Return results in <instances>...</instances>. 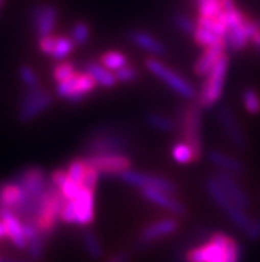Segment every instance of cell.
<instances>
[{
    "label": "cell",
    "instance_id": "32",
    "mask_svg": "<svg viewBox=\"0 0 260 262\" xmlns=\"http://www.w3.org/2000/svg\"><path fill=\"white\" fill-rule=\"evenodd\" d=\"M101 64L109 71L115 72L128 64V59L124 53L119 52V51H108L101 56Z\"/></svg>",
    "mask_w": 260,
    "mask_h": 262
},
{
    "label": "cell",
    "instance_id": "14",
    "mask_svg": "<svg viewBox=\"0 0 260 262\" xmlns=\"http://www.w3.org/2000/svg\"><path fill=\"white\" fill-rule=\"evenodd\" d=\"M218 117H219L222 128L227 135V139L230 140L231 144L237 146L238 149H244L246 145H247V140H246L243 130L239 126V123H238L237 117L234 116L232 111L226 105L219 106Z\"/></svg>",
    "mask_w": 260,
    "mask_h": 262
},
{
    "label": "cell",
    "instance_id": "51",
    "mask_svg": "<svg viewBox=\"0 0 260 262\" xmlns=\"http://www.w3.org/2000/svg\"><path fill=\"white\" fill-rule=\"evenodd\" d=\"M256 52L259 53V56H260V47H256Z\"/></svg>",
    "mask_w": 260,
    "mask_h": 262
},
{
    "label": "cell",
    "instance_id": "45",
    "mask_svg": "<svg viewBox=\"0 0 260 262\" xmlns=\"http://www.w3.org/2000/svg\"><path fill=\"white\" fill-rule=\"evenodd\" d=\"M244 236L247 237L250 241H257L260 239V217L257 219H251L250 225L247 229L244 230Z\"/></svg>",
    "mask_w": 260,
    "mask_h": 262
},
{
    "label": "cell",
    "instance_id": "52",
    "mask_svg": "<svg viewBox=\"0 0 260 262\" xmlns=\"http://www.w3.org/2000/svg\"><path fill=\"white\" fill-rule=\"evenodd\" d=\"M2 2H3V0H0V4H2Z\"/></svg>",
    "mask_w": 260,
    "mask_h": 262
},
{
    "label": "cell",
    "instance_id": "53",
    "mask_svg": "<svg viewBox=\"0 0 260 262\" xmlns=\"http://www.w3.org/2000/svg\"><path fill=\"white\" fill-rule=\"evenodd\" d=\"M195 2H199V0H195Z\"/></svg>",
    "mask_w": 260,
    "mask_h": 262
},
{
    "label": "cell",
    "instance_id": "37",
    "mask_svg": "<svg viewBox=\"0 0 260 262\" xmlns=\"http://www.w3.org/2000/svg\"><path fill=\"white\" fill-rule=\"evenodd\" d=\"M19 77L21 80V83L27 86V90H35L39 88V77H37L36 72L28 66H21L19 70Z\"/></svg>",
    "mask_w": 260,
    "mask_h": 262
},
{
    "label": "cell",
    "instance_id": "44",
    "mask_svg": "<svg viewBox=\"0 0 260 262\" xmlns=\"http://www.w3.org/2000/svg\"><path fill=\"white\" fill-rule=\"evenodd\" d=\"M60 220L64 224H76V213H75V206H73V201H64L61 212H60Z\"/></svg>",
    "mask_w": 260,
    "mask_h": 262
},
{
    "label": "cell",
    "instance_id": "21",
    "mask_svg": "<svg viewBox=\"0 0 260 262\" xmlns=\"http://www.w3.org/2000/svg\"><path fill=\"white\" fill-rule=\"evenodd\" d=\"M224 51H226V43L224 41L206 47L201 56L198 57L197 63L194 66V72L197 73L198 76H206L212 70V67L217 64L218 60L223 56Z\"/></svg>",
    "mask_w": 260,
    "mask_h": 262
},
{
    "label": "cell",
    "instance_id": "54",
    "mask_svg": "<svg viewBox=\"0 0 260 262\" xmlns=\"http://www.w3.org/2000/svg\"><path fill=\"white\" fill-rule=\"evenodd\" d=\"M0 259H2V256H0Z\"/></svg>",
    "mask_w": 260,
    "mask_h": 262
},
{
    "label": "cell",
    "instance_id": "4",
    "mask_svg": "<svg viewBox=\"0 0 260 262\" xmlns=\"http://www.w3.org/2000/svg\"><path fill=\"white\" fill-rule=\"evenodd\" d=\"M228 70V56L224 53L212 70L204 76L201 92L198 95V105L201 108H211L219 101L223 93L224 80Z\"/></svg>",
    "mask_w": 260,
    "mask_h": 262
},
{
    "label": "cell",
    "instance_id": "16",
    "mask_svg": "<svg viewBox=\"0 0 260 262\" xmlns=\"http://www.w3.org/2000/svg\"><path fill=\"white\" fill-rule=\"evenodd\" d=\"M0 220L3 221L7 229V238L19 250L27 248V239L24 234V224L16 213L11 209L0 208Z\"/></svg>",
    "mask_w": 260,
    "mask_h": 262
},
{
    "label": "cell",
    "instance_id": "15",
    "mask_svg": "<svg viewBox=\"0 0 260 262\" xmlns=\"http://www.w3.org/2000/svg\"><path fill=\"white\" fill-rule=\"evenodd\" d=\"M72 201L76 213V225H90L94 220V190L81 186L79 194Z\"/></svg>",
    "mask_w": 260,
    "mask_h": 262
},
{
    "label": "cell",
    "instance_id": "11",
    "mask_svg": "<svg viewBox=\"0 0 260 262\" xmlns=\"http://www.w3.org/2000/svg\"><path fill=\"white\" fill-rule=\"evenodd\" d=\"M228 236L217 232L211 236L210 241L202 246L188 250L186 254L187 262H226V246Z\"/></svg>",
    "mask_w": 260,
    "mask_h": 262
},
{
    "label": "cell",
    "instance_id": "25",
    "mask_svg": "<svg viewBox=\"0 0 260 262\" xmlns=\"http://www.w3.org/2000/svg\"><path fill=\"white\" fill-rule=\"evenodd\" d=\"M23 188L17 181H7L0 184V208L15 212L23 201Z\"/></svg>",
    "mask_w": 260,
    "mask_h": 262
},
{
    "label": "cell",
    "instance_id": "46",
    "mask_svg": "<svg viewBox=\"0 0 260 262\" xmlns=\"http://www.w3.org/2000/svg\"><path fill=\"white\" fill-rule=\"evenodd\" d=\"M53 43H55V36H53V35H48V36L40 37L39 39L40 51H41L44 55L51 56V52H52V48H53Z\"/></svg>",
    "mask_w": 260,
    "mask_h": 262
},
{
    "label": "cell",
    "instance_id": "47",
    "mask_svg": "<svg viewBox=\"0 0 260 262\" xmlns=\"http://www.w3.org/2000/svg\"><path fill=\"white\" fill-rule=\"evenodd\" d=\"M132 259V254L129 252H120L115 253L114 256H112L106 262H130Z\"/></svg>",
    "mask_w": 260,
    "mask_h": 262
},
{
    "label": "cell",
    "instance_id": "26",
    "mask_svg": "<svg viewBox=\"0 0 260 262\" xmlns=\"http://www.w3.org/2000/svg\"><path fill=\"white\" fill-rule=\"evenodd\" d=\"M51 183L56 186L57 189L60 190L61 196L65 201H69L73 200L75 197L79 194L80 189H81V185L77 183H75L73 180H70L68 177V173L64 169H57L51 174Z\"/></svg>",
    "mask_w": 260,
    "mask_h": 262
},
{
    "label": "cell",
    "instance_id": "22",
    "mask_svg": "<svg viewBox=\"0 0 260 262\" xmlns=\"http://www.w3.org/2000/svg\"><path fill=\"white\" fill-rule=\"evenodd\" d=\"M24 224V234L27 239V248L28 254L35 262L41 261L45 252V238L39 232L35 223H23Z\"/></svg>",
    "mask_w": 260,
    "mask_h": 262
},
{
    "label": "cell",
    "instance_id": "30",
    "mask_svg": "<svg viewBox=\"0 0 260 262\" xmlns=\"http://www.w3.org/2000/svg\"><path fill=\"white\" fill-rule=\"evenodd\" d=\"M146 123L154 129L166 133L173 132L175 129V126H177V124L170 117L161 115V113H148L146 115Z\"/></svg>",
    "mask_w": 260,
    "mask_h": 262
},
{
    "label": "cell",
    "instance_id": "23",
    "mask_svg": "<svg viewBox=\"0 0 260 262\" xmlns=\"http://www.w3.org/2000/svg\"><path fill=\"white\" fill-rule=\"evenodd\" d=\"M128 39L135 47H138V48L150 53V55H154V56L166 55V47L150 33L139 30H133L128 33Z\"/></svg>",
    "mask_w": 260,
    "mask_h": 262
},
{
    "label": "cell",
    "instance_id": "43",
    "mask_svg": "<svg viewBox=\"0 0 260 262\" xmlns=\"http://www.w3.org/2000/svg\"><path fill=\"white\" fill-rule=\"evenodd\" d=\"M241 246L234 238L228 237L226 246V262H241Z\"/></svg>",
    "mask_w": 260,
    "mask_h": 262
},
{
    "label": "cell",
    "instance_id": "35",
    "mask_svg": "<svg viewBox=\"0 0 260 262\" xmlns=\"http://www.w3.org/2000/svg\"><path fill=\"white\" fill-rule=\"evenodd\" d=\"M194 39L198 44L203 48L206 47H210V46H214V44L221 43V41H224L222 37L217 36L214 32H211V31L206 30V28H202V27H198L197 26V30L194 32Z\"/></svg>",
    "mask_w": 260,
    "mask_h": 262
},
{
    "label": "cell",
    "instance_id": "49",
    "mask_svg": "<svg viewBox=\"0 0 260 262\" xmlns=\"http://www.w3.org/2000/svg\"><path fill=\"white\" fill-rule=\"evenodd\" d=\"M0 262H35V261H24V259H16L10 258V257H2Z\"/></svg>",
    "mask_w": 260,
    "mask_h": 262
},
{
    "label": "cell",
    "instance_id": "39",
    "mask_svg": "<svg viewBox=\"0 0 260 262\" xmlns=\"http://www.w3.org/2000/svg\"><path fill=\"white\" fill-rule=\"evenodd\" d=\"M199 16L202 17H217L222 12V3L219 2H199Z\"/></svg>",
    "mask_w": 260,
    "mask_h": 262
},
{
    "label": "cell",
    "instance_id": "10",
    "mask_svg": "<svg viewBox=\"0 0 260 262\" xmlns=\"http://www.w3.org/2000/svg\"><path fill=\"white\" fill-rule=\"evenodd\" d=\"M223 16L226 20V36H224V43L226 48L231 51H241L248 43V36L246 33V21L247 19L243 16L241 11L238 8H231V10H223Z\"/></svg>",
    "mask_w": 260,
    "mask_h": 262
},
{
    "label": "cell",
    "instance_id": "24",
    "mask_svg": "<svg viewBox=\"0 0 260 262\" xmlns=\"http://www.w3.org/2000/svg\"><path fill=\"white\" fill-rule=\"evenodd\" d=\"M207 159L212 165L218 166L222 172L230 173V174H242L244 172V165L241 160L237 157L227 155L218 149H210L207 152Z\"/></svg>",
    "mask_w": 260,
    "mask_h": 262
},
{
    "label": "cell",
    "instance_id": "5",
    "mask_svg": "<svg viewBox=\"0 0 260 262\" xmlns=\"http://www.w3.org/2000/svg\"><path fill=\"white\" fill-rule=\"evenodd\" d=\"M206 188H207V192L211 199H212V201L226 213V216L230 219L231 223L234 224L237 228H239L242 232L247 229V226L251 223V217H248L244 209H242L241 206H238L226 194V192H224L223 188L221 186V184L218 183L215 177H210L206 181Z\"/></svg>",
    "mask_w": 260,
    "mask_h": 262
},
{
    "label": "cell",
    "instance_id": "1",
    "mask_svg": "<svg viewBox=\"0 0 260 262\" xmlns=\"http://www.w3.org/2000/svg\"><path fill=\"white\" fill-rule=\"evenodd\" d=\"M16 181L23 188L24 196L15 213L24 223H35L41 199L50 184L45 172L40 166H31L20 173Z\"/></svg>",
    "mask_w": 260,
    "mask_h": 262
},
{
    "label": "cell",
    "instance_id": "6",
    "mask_svg": "<svg viewBox=\"0 0 260 262\" xmlns=\"http://www.w3.org/2000/svg\"><path fill=\"white\" fill-rule=\"evenodd\" d=\"M149 72H152L155 77H158L161 81L166 84L172 91H174L177 95L186 100H193L197 96V91L193 86V84L188 80L181 76L179 73L172 70L170 67L159 61L157 59H148L145 63Z\"/></svg>",
    "mask_w": 260,
    "mask_h": 262
},
{
    "label": "cell",
    "instance_id": "13",
    "mask_svg": "<svg viewBox=\"0 0 260 262\" xmlns=\"http://www.w3.org/2000/svg\"><path fill=\"white\" fill-rule=\"evenodd\" d=\"M121 180L124 183L132 186H137L141 189H158L162 192H168L170 194L177 193V186L170 180L165 179L157 174H150V173L138 172V170L128 169L121 174Z\"/></svg>",
    "mask_w": 260,
    "mask_h": 262
},
{
    "label": "cell",
    "instance_id": "34",
    "mask_svg": "<svg viewBox=\"0 0 260 262\" xmlns=\"http://www.w3.org/2000/svg\"><path fill=\"white\" fill-rule=\"evenodd\" d=\"M75 73H76V68H75V64L70 61H60L52 68V76L57 84L68 80Z\"/></svg>",
    "mask_w": 260,
    "mask_h": 262
},
{
    "label": "cell",
    "instance_id": "40",
    "mask_svg": "<svg viewBox=\"0 0 260 262\" xmlns=\"http://www.w3.org/2000/svg\"><path fill=\"white\" fill-rule=\"evenodd\" d=\"M174 21L175 26H177L181 31H183L184 33H187V35H194L195 30H197V23H195L194 20L191 19L190 16H187L186 13H175Z\"/></svg>",
    "mask_w": 260,
    "mask_h": 262
},
{
    "label": "cell",
    "instance_id": "18",
    "mask_svg": "<svg viewBox=\"0 0 260 262\" xmlns=\"http://www.w3.org/2000/svg\"><path fill=\"white\" fill-rule=\"evenodd\" d=\"M178 229V221L175 219H162L145 226L139 234V244L149 245L157 239L168 237Z\"/></svg>",
    "mask_w": 260,
    "mask_h": 262
},
{
    "label": "cell",
    "instance_id": "50",
    "mask_svg": "<svg viewBox=\"0 0 260 262\" xmlns=\"http://www.w3.org/2000/svg\"><path fill=\"white\" fill-rule=\"evenodd\" d=\"M251 41L254 43L255 47H260V31L256 33V35H255L254 37H252V40H251Z\"/></svg>",
    "mask_w": 260,
    "mask_h": 262
},
{
    "label": "cell",
    "instance_id": "41",
    "mask_svg": "<svg viewBox=\"0 0 260 262\" xmlns=\"http://www.w3.org/2000/svg\"><path fill=\"white\" fill-rule=\"evenodd\" d=\"M114 76L117 83H133V81L138 79V71L134 67L126 64L125 67L115 71Z\"/></svg>",
    "mask_w": 260,
    "mask_h": 262
},
{
    "label": "cell",
    "instance_id": "19",
    "mask_svg": "<svg viewBox=\"0 0 260 262\" xmlns=\"http://www.w3.org/2000/svg\"><path fill=\"white\" fill-rule=\"evenodd\" d=\"M215 179L221 186L223 188V190L226 192L228 197H230L238 206H241L242 209H247L250 206V200H248L247 193L244 192L243 188L239 185V183L237 181V179L234 177V174H230V173L226 172H218L215 174Z\"/></svg>",
    "mask_w": 260,
    "mask_h": 262
},
{
    "label": "cell",
    "instance_id": "17",
    "mask_svg": "<svg viewBox=\"0 0 260 262\" xmlns=\"http://www.w3.org/2000/svg\"><path fill=\"white\" fill-rule=\"evenodd\" d=\"M32 23L39 37L52 35L57 21V10L50 4L36 6L32 10Z\"/></svg>",
    "mask_w": 260,
    "mask_h": 262
},
{
    "label": "cell",
    "instance_id": "2",
    "mask_svg": "<svg viewBox=\"0 0 260 262\" xmlns=\"http://www.w3.org/2000/svg\"><path fill=\"white\" fill-rule=\"evenodd\" d=\"M129 143L130 139L125 130L115 126H102L89 133L83 149L86 156L99 153H117L124 152Z\"/></svg>",
    "mask_w": 260,
    "mask_h": 262
},
{
    "label": "cell",
    "instance_id": "7",
    "mask_svg": "<svg viewBox=\"0 0 260 262\" xmlns=\"http://www.w3.org/2000/svg\"><path fill=\"white\" fill-rule=\"evenodd\" d=\"M182 130L184 141L193 148L195 160H199L203 155L202 144V113L199 105H188L182 111L181 115Z\"/></svg>",
    "mask_w": 260,
    "mask_h": 262
},
{
    "label": "cell",
    "instance_id": "28",
    "mask_svg": "<svg viewBox=\"0 0 260 262\" xmlns=\"http://www.w3.org/2000/svg\"><path fill=\"white\" fill-rule=\"evenodd\" d=\"M75 46L76 44L70 37L55 36V43H53L51 57L53 60H56V61H63L72 53Z\"/></svg>",
    "mask_w": 260,
    "mask_h": 262
},
{
    "label": "cell",
    "instance_id": "48",
    "mask_svg": "<svg viewBox=\"0 0 260 262\" xmlns=\"http://www.w3.org/2000/svg\"><path fill=\"white\" fill-rule=\"evenodd\" d=\"M7 237V229H6V225L4 223L0 220V239H3Z\"/></svg>",
    "mask_w": 260,
    "mask_h": 262
},
{
    "label": "cell",
    "instance_id": "36",
    "mask_svg": "<svg viewBox=\"0 0 260 262\" xmlns=\"http://www.w3.org/2000/svg\"><path fill=\"white\" fill-rule=\"evenodd\" d=\"M85 168H86V163L85 160H72L69 164H68V168H66V173H68V177L70 180H73L75 183L80 184L83 183V177L84 173H85Z\"/></svg>",
    "mask_w": 260,
    "mask_h": 262
},
{
    "label": "cell",
    "instance_id": "9",
    "mask_svg": "<svg viewBox=\"0 0 260 262\" xmlns=\"http://www.w3.org/2000/svg\"><path fill=\"white\" fill-rule=\"evenodd\" d=\"M84 160L100 174L106 176H121L122 173L130 169L132 166V160L124 152L88 155L84 157Z\"/></svg>",
    "mask_w": 260,
    "mask_h": 262
},
{
    "label": "cell",
    "instance_id": "27",
    "mask_svg": "<svg viewBox=\"0 0 260 262\" xmlns=\"http://www.w3.org/2000/svg\"><path fill=\"white\" fill-rule=\"evenodd\" d=\"M85 72L94 80L97 85H101L104 88H112L117 84L114 72L109 71L102 64L96 63V61H90L86 64Z\"/></svg>",
    "mask_w": 260,
    "mask_h": 262
},
{
    "label": "cell",
    "instance_id": "33",
    "mask_svg": "<svg viewBox=\"0 0 260 262\" xmlns=\"http://www.w3.org/2000/svg\"><path fill=\"white\" fill-rule=\"evenodd\" d=\"M242 100H243L244 110L250 115H257L260 113V97L259 93L252 88H246L242 93Z\"/></svg>",
    "mask_w": 260,
    "mask_h": 262
},
{
    "label": "cell",
    "instance_id": "12",
    "mask_svg": "<svg viewBox=\"0 0 260 262\" xmlns=\"http://www.w3.org/2000/svg\"><path fill=\"white\" fill-rule=\"evenodd\" d=\"M96 81L86 72H76L72 77L57 84L56 95L70 103H80L96 88Z\"/></svg>",
    "mask_w": 260,
    "mask_h": 262
},
{
    "label": "cell",
    "instance_id": "38",
    "mask_svg": "<svg viewBox=\"0 0 260 262\" xmlns=\"http://www.w3.org/2000/svg\"><path fill=\"white\" fill-rule=\"evenodd\" d=\"M90 36V28L84 21H79L72 27L70 31V39L75 41V44H85Z\"/></svg>",
    "mask_w": 260,
    "mask_h": 262
},
{
    "label": "cell",
    "instance_id": "31",
    "mask_svg": "<svg viewBox=\"0 0 260 262\" xmlns=\"http://www.w3.org/2000/svg\"><path fill=\"white\" fill-rule=\"evenodd\" d=\"M172 156L178 164H188L193 163V161H197L194 150L186 141H179V143H175L173 145Z\"/></svg>",
    "mask_w": 260,
    "mask_h": 262
},
{
    "label": "cell",
    "instance_id": "8",
    "mask_svg": "<svg viewBox=\"0 0 260 262\" xmlns=\"http://www.w3.org/2000/svg\"><path fill=\"white\" fill-rule=\"evenodd\" d=\"M53 103V96L50 92L35 88V90H27L21 100H20V108L17 113V119L21 124H27L39 117L41 113L45 112Z\"/></svg>",
    "mask_w": 260,
    "mask_h": 262
},
{
    "label": "cell",
    "instance_id": "42",
    "mask_svg": "<svg viewBox=\"0 0 260 262\" xmlns=\"http://www.w3.org/2000/svg\"><path fill=\"white\" fill-rule=\"evenodd\" d=\"M99 177L100 173L97 172L94 168H92V166H89L88 164H86L85 173H84L81 186L88 188V189L90 190H96V186H97V183H99Z\"/></svg>",
    "mask_w": 260,
    "mask_h": 262
},
{
    "label": "cell",
    "instance_id": "3",
    "mask_svg": "<svg viewBox=\"0 0 260 262\" xmlns=\"http://www.w3.org/2000/svg\"><path fill=\"white\" fill-rule=\"evenodd\" d=\"M64 201L65 200L63 199L56 186L52 183L48 184L41 203H40L39 210H37L36 221H35L37 229L45 239L52 236L56 229L57 220L60 219V212H61Z\"/></svg>",
    "mask_w": 260,
    "mask_h": 262
},
{
    "label": "cell",
    "instance_id": "29",
    "mask_svg": "<svg viewBox=\"0 0 260 262\" xmlns=\"http://www.w3.org/2000/svg\"><path fill=\"white\" fill-rule=\"evenodd\" d=\"M83 244L85 252L92 259H101L104 257V249L100 243L99 237L92 230H86L83 234Z\"/></svg>",
    "mask_w": 260,
    "mask_h": 262
},
{
    "label": "cell",
    "instance_id": "20",
    "mask_svg": "<svg viewBox=\"0 0 260 262\" xmlns=\"http://www.w3.org/2000/svg\"><path fill=\"white\" fill-rule=\"evenodd\" d=\"M142 196L148 201L155 204L157 206H161L175 216H183L186 213L183 204L179 203L173 194L168 192H162L158 189H142Z\"/></svg>",
    "mask_w": 260,
    "mask_h": 262
}]
</instances>
